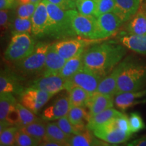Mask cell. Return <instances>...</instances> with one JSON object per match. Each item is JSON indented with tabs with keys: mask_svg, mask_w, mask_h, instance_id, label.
<instances>
[{
	"mask_svg": "<svg viewBox=\"0 0 146 146\" xmlns=\"http://www.w3.org/2000/svg\"><path fill=\"white\" fill-rule=\"evenodd\" d=\"M97 43L85 50L83 67L104 78L123 60L127 48L120 43Z\"/></svg>",
	"mask_w": 146,
	"mask_h": 146,
	"instance_id": "6da1fadb",
	"label": "cell"
},
{
	"mask_svg": "<svg viewBox=\"0 0 146 146\" xmlns=\"http://www.w3.org/2000/svg\"><path fill=\"white\" fill-rule=\"evenodd\" d=\"M145 88L146 64L127 58L125 66L118 77V94Z\"/></svg>",
	"mask_w": 146,
	"mask_h": 146,
	"instance_id": "7a4b0ae2",
	"label": "cell"
},
{
	"mask_svg": "<svg viewBox=\"0 0 146 146\" xmlns=\"http://www.w3.org/2000/svg\"><path fill=\"white\" fill-rule=\"evenodd\" d=\"M49 14V25L47 36L57 40L73 37L76 35L71 25L68 11L44 0Z\"/></svg>",
	"mask_w": 146,
	"mask_h": 146,
	"instance_id": "3957f363",
	"label": "cell"
},
{
	"mask_svg": "<svg viewBox=\"0 0 146 146\" xmlns=\"http://www.w3.org/2000/svg\"><path fill=\"white\" fill-rule=\"evenodd\" d=\"M35 45V41L30 33L14 35L3 54V58L8 62L16 64L31 54Z\"/></svg>",
	"mask_w": 146,
	"mask_h": 146,
	"instance_id": "277c9868",
	"label": "cell"
},
{
	"mask_svg": "<svg viewBox=\"0 0 146 146\" xmlns=\"http://www.w3.org/2000/svg\"><path fill=\"white\" fill-rule=\"evenodd\" d=\"M50 43L39 42L33 52L21 61L16 63V68L24 75H34L42 73L45 67V58Z\"/></svg>",
	"mask_w": 146,
	"mask_h": 146,
	"instance_id": "5b68a950",
	"label": "cell"
},
{
	"mask_svg": "<svg viewBox=\"0 0 146 146\" xmlns=\"http://www.w3.org/2000/svg\"><path fill=\"white\" fill-rule=\"evenodd\" d=\"M71 25L74 33L79 37L95 40L96 30V17L94 16H85L76 10H69Z\"/></svg>",
	"mask_w": 146,
	"mask_h": 146,
	"instance_id": "8992f818",
	"label": "cell"
},
{
	"mask_svg": "<svg viewBox=\"0 0 146 146\" xmlns=\"http://www.w3.org/2000/svg\"><path fill=\"white\" fill-rule=\"evenodd\" d=\"M114 119L115 118L96 128L93 131L94 135L102 141L112 145L125 143L133 133L124 132L117 128Z\"/></svg>",
	"mask_w": 146,
	"mask_h": 146,
	"instance_id": "52a82bcc",
	"label": "cell"
},
{
	"mask_svg": "<svg viewBox=\"0 0 146 146\" xmlns=\"http://www.w3.org/2000/svg\"><path fill=\"white\" fill-rule=\"evenodd\" d=\"M20 103L24 106L38 114L42 108L46 104L54 95L41 89L28 87L22 91L19 95Z\"/></svg>",
	"mask_w": 146,
	"mask_h": 146,
	"instance_id": "ba28073f",
	"label": "cell"
},
{
	"mask_svg": "<svg viewBox=\"0 0 146 146\" xmlns=\"http://www.w3.org/2000/svg\"><path fill=\"white\" fill-rule=\"evenodd\" d=\"M98 42L99 40L70 37L60 40L59 41L53 43V46L62 57L68 60L75 56L87 46Z\"/></svg>",
	"mask_w": 146,
	"mask_h": 146,
	"instance_id": "9c48e42d",
	"label": "cell"
},
{
	"mask_svg": "<svg viewBox=\"0 0 146 146\" xmlns=\"http://www.w3.org/2000/svg\"><path fill=\"white\" fill-rule=\"evenodd\" d=\"M123 22L114 12L102 14L96 18V30L95 40H102L114 35Z\"/></svg>",
	"mask_w": 146,
	"mask_h": 146,
	"instance_id": "30bf717a",
	"label": "cell"
},
{
	"mask_svg": "<svg viewBox=\"0 0 146 146\" xmlns=\"http://www.w3.org/2000/svg\"><path fill=\"white\" fill-rule=\"evenodd\" d=\"M103 77L91 72L83 67L67 80V91L72 86H78L87 91L90 95L96 92Z\"/></svg>",
	"mask_w": 146,
	"mask_h": 146,
	"instance_id": "8fae6325",
	"label": "cell"
},
{
	"mask_svg": "<svg viewBox=\"0 0 146 146\" xmlns=\"http://www.w3.org/2000/svg\"><path fill=\"white\" fill-rule=\"evenodd\" d=\"M67 79L59 74L48 76H41L28 84V87L39 89L49 94L54 95L66 89Z\"/></svg>",
	"mask_w": 146,
	"mask_h": 146,
	"instance_id": "7c38bea8",
	"label": "cell"
},
{
	"mask_svg": "<svg viewBox=\"0 0 146 146\" xmlns=\"http://www.w3.org/2000/svg\"><path fill=\"white\" fill-rule=\"evenodd\" d=\"M71 108L69 96L62 95L58 96L50 106L42 113V119L46 121H54L68 115Z\"/></svg>",
	"mask_w": 146,
	"mask_h": 146,
	"instance_id": "4fadbf2b",
	"label": "cell"
},
{
	"mask_svg": "<svg viewBox=\"0 0 146 146\" xmlns=\"http://www.w3.org/2000/svg\"><path fill=\"white\" fill-rule=\"evenodd\" d=\"M32 34L35 38L47 36L49 25V14L44 0L38 3L31 17Z\"/></svg>",
	"mask_w": 146,
	"mask_h": 146,
	"instance_id": "5bb4252c",
	"label": "cell"
},
{
	"mask_svg": "<svg viewBox=\"0 0 146 146\" xmlns=\"http://www.w3.org/2000/svg\"><path fill=\"white\" fill-rule=\"evenodd\" d=\"M146 88L141 90L119 93L114 97V104L120 111L125 112L135 106L146 102Z\"/></svg>",
	"mask_w": 146,
	"mask_h": 146,
	"instance_id": "9a60e30c",
	"label": "cell"
},
{
	"mask_svg": "<svg viewBox=\"0 0 146 146\" xmlns=\"http://www.w3.org/2000/svg\"><path fill=\"white\" fill-rule=\"evenodd\" d=\"M126 62V58L122 60L108 75L102 78L97 92L115 97L118 94V80Z\"/></svg>",
	"mask_w": 146,
	"mask_h": 146,
	"instance_id": "2e32d148",
	"label": "cell"
},
{
	"mask_svg": "<svg viewBox=\"0 0 146 146\" xmlns=\"http://www.w3.org/2000/svg\"><path fill=\"white\" fill-rule=\"evenodd\" d=\"M66 62V60L62 57L55 50L53 44H51L47 50L45 67L41 73V76L59 74Z\"/></svg>",
	"mask_w": 146,
	"mask_h": 146,
	"instance_id": "e0dca14e",
	"label": "cell"
},
{
	"mask_svg": "<svg viewBox=\"0 0 146 146\" xmlns=\"http://www.w3.org/2000/svg\"><path fill=\"white\" fill-rule=\"evenodd\" d=\"M114 105V97L95 92L91 95L86 108L90 114V116H94L100 112L108 108H113Z\"/></svg>",
	"mask_w": 146,
	"mask_h": 146,
	"instance_id": "ac0fdd59",
	"label": "cell"
},
{
	"mask_svg": "<svg viewBox=\"0 0 146 146\" xmlns=\"http://www.w3.org/2000/svg\"><path fill=\"white\" fill-rule=\"evenodd\" d=\"M25 89L21 84V78L8 70H1L0 74V94L12 93L19 95Z\"/></svg>",
	"mask_w": 146,
	"mask_h": 146,
	"instance_id": "d6986e66",
	"label": "cell"
},
{
	"mask_svg": "<svg viewBox=\"0 0 146 146\" xmlns=\"http://www.w3.org/2000/svg\"><path fill=\"white\" fill-rule=\"evenodd\" d=\"M142 0H115L113 12L124 23L129 21L139 11Z\"/></svg>",
	"mask_w": 146,
	"mask_h": 146,
	"instance_id": "ffe728a7",
	"label": "cell"
},
{
	"mask_svg": "<svg viewBox=\"0 0 146 146\" xmlns=\"http://www.w3.org/2000/svg\"><path fill=\"white\" fill-rule=\"evenodd\" d=\"M118 42L133 52L146 56V35H138L125 33L119 36Z\"/></svg>",
	"mask_w": 146,
	"mask_h": 146,
	"instance_id": "44dd1931",
	"label": "cell"
},
{
	"mask_svg": "<svg viewBox=\"0 0 146 146\" xmlns=\"http://www.w3.org/2000/svg\"><path fill=\"white\" fill-rule=\"evenodd\" d=\"M17 100L12 93H1L0 95V122L1 129L5 128L8 116L16 110Z\"/></svg>",
	"mask_w": 146,
	"mask_h": 146,
	"instance_id": "7402d4cb",
	"label": "cell"
},
{
	"mask_svg": "<svg viewBox=\"0 0 146 146\" xmlns=\"http://www.w3.org/2000/svg\"><path fill=\"white\" fill-rule=\"evenodd\" d=\"M85 108L71 107L67 115L70 123L82 131L87 129V125L91 118L89 110H87Z\"/></svg>",
	"mask_w": 146,
	"mask_h": 146,
	"instance_id": "603a6c76",
	"label": "cell"
},
{
	"mask_svg": "<svg viewBox=\"0 0 146 146\" xmlns=\"http://www.w3.org/2000/svg\"><path fill=\"white\" fill-rule=\"evenodd\" d=\"M126 33L138 35H146V11H138L129 20L126 27Z\"/></svg>",
	"mask_w": 146,
	"mask_h": 146,
	"instance_id": "cb8c5ba5",
	"label": "cell"
},
{
	"mask_svg": "<svg viewBox=\"0 0 146 146\" xmlns=\"http://www.w3.org/2000/svg\"><path fill=\"white\" fill-rule=\"evenodd\" d=\"M85 49L82 50L74 57L66 60V62L64 66L59 73V75L62 77L69 79L76 72L83 68V55Z\"/></svg>",
	"mask_w": 146,
	"mask_h": 146,
	"instance_id": "d4e9b609",
	"label": "cell"
},
{
	"mask_svg": "<svg viewBox=\"0 0 146 146\" xmlns=\"http://www.w3.org/2000/svg\"><path fill=\"white\" fill-rule=\"evenodd\" d=\"M123 114V112H120L113 108L105 110L100 112L99 114L91 116L88 124H87V127L89 130L93 131L99 126L107 123L113 118L122 116Z\"/></svg>",
	"mask_w": 146,
	"mask_h": 146,
	"instance_id": "484cf974",
	"label": "cell"
},
{
	"mask_svg": "<svg viewBox=\"0 0 146 146\" xmlns=\"http://www.w3.org/2000/svg\"><path fill=\"white\" fill-rule=\"evenodd\" d=\"M91 130L87 129L77 135H72L68 139V145L70 146H91L103 145L104 142L100 141L94 138L90 132Z\"/></svg>",
	"mask_w": 146,
	"mask_h": 146,
	"instance_id": "4316f807",
	"label": "cell"
},
{
	"mask_svg": "<svg viewBox=\"0 0 146 146\" xmlns=\"http://www.w3.org/2000/svg\"><path fill=\"white\" fill-rule=\"evenodd\" d=\"M71 107H86L91 95L78 86H72L67 91Z\"/></svg>",
	"mask_w": 146,
	"mask_h": 146,
	"instance_id": "83f0119b",
	"label": "cell"
},
{
	"mask_svg": "<svg viewBox=\"0 0 146 146\" xmlns=\"http://www.w3.org/2000/svg\"><path fill=\"white\" fill-rule=\"evenodd\" d=\"M46 120L38 119L33 123L20 128V130L27 133L40 142L44 141L46 137Z\"/></svg>",
	"mask_w": 146,
	"mask_h": 146,
	"instance_id": "f1b7e54d",
	"label": "cell"
},
{
	"mask_svg": "<svg viewBox=\"0 0 146 146\" xmlns=\"http://www.w3.org/2000/svg\"><path fill=\"white\" fill-rule=\"evenodd\" d=\"M70 137L60 129L56 123H48L46 125V137L45 140H52L61 143L63 146L68 145ZM44 140V141H45Z\"/></svg>",
	"mask_w": 146,
	"mask_h": 146,
	"instance_id": "f546056e",
	"label": "cell"
},
{
	"mask_svg": "<svg viewBox=\"0 0 146 146\" xmlns=\"http://www.w3.org/2000/svg\"><path fill=\"white\" fill-rule=\"evenodd\" d=\"M16 110H17L18 116L17 127L19 129L39 119L34 112L24 106L21 103H17L16 104Z\"/></svg>",
	"mask_w": 146,
	"mask_h": 146,
	"instance_id": "4dcf8cb0",
	"label": "cell"
},
{
	"mask_svg": "<svg viewBox=\"0 0 146 146\" xmlns=\"http://www.w3.org/2000/svg\"><path fill=\"white\" fill-rule=\"evenodd\" d=\"M11 32L12 35L19 33H32V21L31 18H16L11 24Z\"/></svg>",
	"mask_w": 146,
	"mask_h": 146,
	"instance_id": "1f68e13d",
	"label": "cell"
},
{
	"mask_svg": "<svg viewBox=\"0 0 146 146\" xmlns=\"http://www.w3.org/2000/svg\"><path fill=\"white\" fill-rule=\"evenodd\" d=\"M19 128L16 125L8 126L0 131V145L12 146L15 143L16 135Z\"/></svg>",
	"mask_w": 146,
	"mask_h": 146,
	"instance_id": "d6a6232c",
	"label": "cell"
},
{
	"mask_svg": "<svg viewBox=\"0 0 146 146\" xmlns=\"http://www.w3.org/2000/svg\"><path fill=\"white\" fill-rule=\"evenodd\" d=\"M76 8L80 14L96 17V0H76Z\"/></svg>",
	"mask_w": 146,
	"mask_h": 146,
	"instance_id": "836d02e7",
	"label": "cell"
},
{
	"mask_svg": "<svg viewBox=\"0 0 146 146\" xmlns=\"http://www.w3.org/2000/svg\"><path fill=\"white\" fill-rule=\"evenodd\" d=\"M40 142L36 139L27 133L21 130H18L16 135L15 143L14 145L17 146H36L39 145Z\"/></svg>",
	"mask_w": 146,
	"mask_h": 146,
	"instance_id": "e575fe53",
	"label": "cell"
},
{
	"mask_svg": "<svg viewBox=\"0 0 146 146\" xmlns=\"http://www.w3.org/2000/svg\"><path fill=\"white\" fill-rule=\"evenodd\" d=\"M56 123L58 124L60 129L69 137L72 135H77L78 133L83 132L70 123L67 115L56 120Z\"/></svg>",
	"mask_w": 146,
	"mask_h": 146,
	"instance_id": "d590c367",
	"label": "cell"
},
{
	"mask_svg": "<svg viewBox=\"0 0 146 146\" xmlns=\"http://www.w3.org/2000/svg\"><path fill=\"white\" fill-rule=\"evenodd\" d=\"M129 119L131 131L133 134L138 133L146 127L143 118L139 112H131L129 116Z\"/></svg>",
	"mask_w": 146,
	"mask_h": 146,
	"instance_id": "8d00e7d4",
	"label": "cell"
},
{
	"mask_svg": "<svg viewBox=\"0 0 146 146\" xmlns=\"http://www.w3.org/2000/svg\"><path fill=\"white\" fill-rule=\"evenodd\" d=\"M96 17L102 14L113 12L115 8V0H96Z\"/></svg>",
	"mask_w": 146,
	"mask_h": 146,
	"instance_id": "74e56055",
	"label": "cell"
},
{
	"mask_svg": "<svg viewBox=\"0 0 146 146\" xmlns=\"http://www.w3.org/2000/svg\"><path fill=\"white\" fill-rule=\"evenodd\" d=\"M38 3H23L18 7L16 14L17 16L23 18H31L35 11Z\"/></svg>",
	"mask_w": 146,
	"mask_h": 146,
	"instance_id": "f35d334b",
	"label": "cell"
},
{
	"mask_svg": "<svg viewBox=\"0 0 146 146\" xmlns=\"http://www.w3.org/2000/svg\"><path fill=\"white\" fill-rule=\"evenodd\" d=\"M114 121L116 127L120 130L126 133H132L131 131L129 116L127 115L123 114L122 116L115 118Z\"/></svg>",
	"mask_w": 146,
	"mask_h": 146,
	"instance_id": "ab89813d",
	"label": "cell"
},
{
	"mask_svg": "<svg viewBox=\"0 0 146 146\" xmlns=\"http://www.w3.org/2000/svg\"><path fill=\"white\" fill-rule=\"evenodd\" d=\"M64 10H75L76 0H48Z\"/></svg>",
	"mask_w": 146,
	"mask_h": 146,
	"instance_id": "60d3db41",
	"label": "cell"
},
{
	"mask_svg": "<svg viewBox=\"0 0 146 146\" xmlns=\"http://www.w3.org/2000/svg\"><path fill=\"white\" fill-rule=\"evenodd\" d=\"M0 25H1V31L2 35L8 29V10H1L0 11Z\"/></svg>",
	"mask_w": 146,
	"mask_h": 146,
	"instance_id": "b9f144b4",
	"label": "cell"
},
{
	"mask_svg": "<svg viewBox=\"0 0 146 146\" xmlns=\"http://www.w3.org/2000/svg\"><path fill=\"white\" fill-rule=\"evenodd\" d=\"M125 145L128 146H146V135L140 137L139 138L136 139L132 141L129 142Z\"/></svg>",
	"mask_w": 146,
	"mask_h": 146,
	"instance_id": "7bdbcfd3",
	"label": "cell"
},
{
	"mask_svg": "<svg viewBox=\"0 0 146 146\" xmlns=\"http://www.w3.org/2000/svg\"><path fill=\"white\" fill-rule=\"evenodd\" d=\"M15 0H0V9L8 10L14 6Z\"/></svg>",
	"mask_w": 146,
	"mask_h": 146,
	"instance_id": "ee69618b",
	"label": "cell"
},
{
	"mask_svg": "<svg viewBox=\"0 0 146 146\" xmlns=\"http://www.w3.org/2000/svg\"><path fill=\"white\" fill-rule=\"evenodd\" d=\"M39 145L41 146H63L61 143L57 141H52V140H45L41 142Z\"/></svg>",
	"mask_w": 146,
	"mask_h": 146,
	"instance_id": "f6af8a7d",
	"label": "cell"
},
{
	"mask_svg": "<svg viewBox=\"0 0 146 146\" xmlns=\"http://www.w3.org/2000/svg\"><path fill=\"white\" fill-rule=\"evenodd\" d=\"M42 0H18L20 4H23V3H39L40 1Z\"/></svg>",
	"mask_w": 146,
	"mask_h": 146,
	"instance_id": "bcb514c9",
	"label": "cell"
}]
</instances>
